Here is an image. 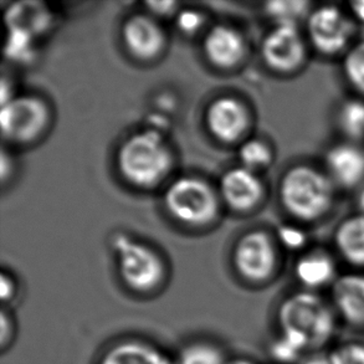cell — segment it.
I'll return each instance as SVG.
<instances>
[{"mask_svg": "<svg viewBox=\"0 0 364 364\" xmlns=\"http://www.w3.org/2000/svg\"><path fill=\"white\" fill-rule=\"evenodd\" d=\"M30 38L31 34L19 29H11L9 43H8V54L11 58H23L26 53H29Z\"/></svg>", "mask_w": 364, "mask_h": 364, "instance_id": "obj_27", "label": "cell"}, {"mask_svg": "<svg viewBox=\"0 0 364 364\" xmlns=\"http://www.w3.org/2000/svg\"><path fill=\"white\" fill-rule=\"evenodd\" d=\"M200 24H202V18L194 11H186L179 18V25L184 31L192 33L197 29L198 26H200Z\"/></svg>", "mask_w": 364, "mask_h": 364, "instance_id": "obj_30", "label": "cell"}, {"mask_svg": "<svg viewBox=\"0 0 364 364\" xmlns=\"http://www.w3.org/2000/svg\"><path fill=\"white\" fill-rule=\"evenodd\" d=\"M341 71L346 84L364 99V39L355 41L342 56Z\"/></svg>", "mask_w": 364, "mask_h": 364, "instance_id": "obj_21", "label": "cell"}, {"mask_svg": "<svg viewBox=\"0 0 364 364\" xmlns=\"http://www.w3.org/2000/svg\"><path fill=\"white\" fill-rule=\"evenodd\" d=\"M247 123V112L237 100H218L208 111V126L223 141H235L245 132Z\"/></svg>", "mask_w": 364, "mask_h": 364, "instance_id": "obj_16", "label": "cell"}, {"mask_svg": "<svg viewBox=\"0 0 364 364\" xmlns=\"http://www.w3.org/2000/svg\"><path fill=\"white\" fill-rule=\"evenodd\" d=\"M355 207L357 213L364 215V184L355 192Z\"/></svg>", "mask_w": 364, "mask_h": 364, "instance_id": "obj_34", "label": "cell"}, {"mask_svg": "<svg viewBox=\"0 0 364 364\" xmlns=\"http://www.w3.org/2000/svg\"><path fill=\"white\" fill-rule=\"evenodd\" d=\"M310 50L305 35L296 25H275L261 45L265 64L276 73L286 75L304 69Z\"/></svg>", "mask_w": 364, "mask_h": 364, "instance_id": "obj_6", "label": "cell"}, {"mask_svg": "<svg viewBox=\"0 0 364 364\" xmlns=\"http://www.w3.org/2000/svg\"><path fill=\"white\" fill-rule=\"evenodd\" d=\"M237 274L251 284H265L277 271L279 254L275 242L265 232H251L237 242L234 252Z\"/></svg>", "mask_w": 364, "mask_h": 364, "instance_id": "obj_8", "label": "cell"}, {"mask_svg": "<svg viewBox=\"0 0 364 364\" xmlns=\"http://www.w3.org/2000/svg\"><path fill=\"white\" fill-rule=\"evenodd\" d=\"M204 49L214 64L222 68H230L242 59L245 45L235 30L220 25L213 28L207 35Z\"/></svg>", "mask_w": 364, "mask_h": 364, "instance_id": "obj_18", "label": "cell"}, {"mask_svg": "<svg viewBox=\"0 0 364 364\" xmlns=\"http://www.w3.org/2000/svg\"><path fill=\"white\" fill-rule=\"evenodd\" d=\"M335 123L343 141H364V99L355 96L341 101L335 111Z\"/></svg>", "mask_w": 364, "mask_h": 364, "instance_id": "obj_19", "label": "cell"}, {"mask_svg": "<svg viewBox=\"0 0 364 364\" xmlns=\"http://www.w3.org/2000/svg\"><path fill=\"white\" fill-rule=\"evenodd\" d=\"M281 245L291 251H301L309 244V234L299 224H286L277 232Z\"/></svg>", "mask_w": 364, "mask_h": 364, "instance_id": "obj_26", "label": "cell"}, {"mask_svg": "<svg viewBox=\"0 0 364 364\" xmlns=\"http://www.w3.org/2000/svg\"><path fill=\"white\" fill-rule=\"evenodd\" d=\"M269 353L279 364H299L310 353L305 342L296 336L279 332L269 346Z\"/></svg>", "mask_w": 364, "mask_h": 364, "instance_id": "obj_23", "label": "cell"}, {"mask_svg": "<svg viewBox=\"0 0 364 364\" xmlns=\"http://www.w3.org/2000/svg\"><path fill=\"white\" fill-rule=\"evenodd\" d=\"M48 121L44 104L34 97L6 101L0 114L1 131L11 141H30L36 137Z\"/></svg>", "mask_w": 364, "mask_h": 364, "instance_id": "obj_10", "label": "cell"}, {"mask_svg": "<svg viewBox=\"0 0 364 364\" xmlns=\"http://www.w3.org/2000/svg\"><path fill=\"white\" fill-rule=\"evenodd\" d=\"M114 249L119 257L121 280L127 289L137 294L157 290L164 279V267L151 249L123 235L114 237Z\"/></svg>", "mask_w": 364, "mask_h": 364, "instance_id": "obj_5", "label": "cell"}, {"mask_svg": "<svg viewBox=\"0 0 364 364\" xmlns=\"http://www.w3.org/2000/svg\"><path fill=\"white\" fill-rule=\"evenodd\" d=\"M0 322H1V333H0V347L1 350H5L14 340L15 337V323L13 316L10 312L3 309L1 315H0Z\"/></svg>", "mask_w": 364, "mask_h": 364, "instance_id": "obj_28", "label": "cell"}, {"mask_svg": "<svg viewBox=\"0 0 364 364\" xmlns=\"http://www.w3.org/2000/svg\"><path fill=\"white\" fill-rule=\"evenodd\" d=\"M357 23L348 10L336 4L314 6L306 19V39L310 49L323 58L343 56L350 49Z\"/></svg>", "mask_w": 364, "mask_h": 364, "instance_id": "obj_4", "label": "cell"}, {"mask_svg": "<svg viewBox=\"0 0 364 364\" xmlns=\"http://www.w3.org/2000/svg\"><path fill=\"white\" fill-rule=\"evenodd\" d=\"M322 168L338 191L357 192L364 184V148L348 141L333 143L325 151Z\"/></svg>", "mask_w": 364, "mask_h": 364, "instance_id": "obj_9", "label": "cell"}, {"mask_svg": "<svg viewBox=\"0 0 364 364\" xmlns=\"http://www.w3.org/2000/svg\"><path fill=\"white\" fill-rule=\"evenodd\" d=\"M295 279L304 290L330 287L338 277L335 256L323 247H310L301 254L294 267Z\"/></svg>", "mask_w": 364, "mask_h": 364, "instance_id": "obj_11", "label": "cell"}, {"mask_svg": "<svg viewBox=\"0 0 364 364\" xmlns=\"http://www.w3.org/2000/svg\"><path fill=\"white\" fill-rule=\"evenodd\" d=\"M16 296V285L13 277L1 274L0 277V297L3 304H10Z\"/></svg>", "mask_w": 364, "mask_h": 364, "instance_id": "obj_29", "label": "cell"}, {"mask_svg": "<svg viewBox=\"0 0 364 364\" xmlns=\"http://www.w3.org/2000/svg\"><path fill=\"white\" fill-rule=\"evenodd\" d=\"M222 194L230 207L247 210L260 202L262 184L255 172L246 168H237L223 177Z\"/></svg>", "mask_w": 364, "mask_h": 364, "instance_id": "obj_15", "label": "cell"}, {"mask_svg": "<svg viewBox=\"0 0 364 364\" xmlns=\"http://www.w3.org/2000/svg\"><path fill=\"white\" fill-rule=\"evenodd\" d=\"M174 5H176V3H172V1H161V3H156V1H154V3H148V6H149L154 13L162 15L171 13Z\"/></svg>", "mask_w": 364, "mask_h": 364, "instance_id": "obj_33", "label": "cell"}, {"mask_svg": "<svg viewBox=\"0 0 364 364\" xmlns=\"http://www.w3.org/2000/svg\"><path fill=\"white\" fill-rule=\"evenodd\" d=\"M225 364H256L254 360L246 357H234V358H228Z\"/></svg>", "mask_w": 364, "mask_h": 364, "instance_id": "obj_35", "label": "cell"}, {"mask_svg": "<svg viewBox=\"0 0 364 364\" xmlns=\"http://www.w3.org/2000/svg\"><path fill=\"white\" fill-rule=\"evenodd\" d=\"M314 4L307 0H276L265 4L266 14L275 25H296L307 19Z\"/></svg>", "mask_w": 364, "mask_h": 364, "instance_id": "obj_20", "label": "cell"}, {"mask_svg": "<svg viewBox=\"0 0 364 364\" xmlns=\"http://www.w3.org/2000/svg\"><path fill=\"white\" fill-rule=\"evenodd\" d=\"M119 163L121 172L129 182L148 187L161 181L167 173L171 154L157 132L144 131L123 143Z\"/></svg>", "mask_w": 364, "mask_h": 364, "instance_id": "obj_3", "label": "cell"}, {"mask_svg": "<svg viewBox=\"0 0 364 364\" xmlns=\"http://www.w3.org/2000/svg\"><path fill=\"white\" fill-rule=\"evenodd\" d=\"M244 168L256 172L259 169L267 167L272 161V152L270 147L262 141L251 139L242 144L239 152Z\"/></svg>", "mask_w": 364, "mask_h": 364, "instance_id": "obj_24", "label": "cell"}, {"mask_svg": "<svg viewBox=\"0 0 364 364\" xmlns=\"http://www.w3.org/2000/svg\"><path fill=\"white\" fill-rule=\"evenodd\" d=\"M337 318L332 304L315 291L300 290L286 296L277 307L279 332L296 336L310 352L325 348L335 337Z\"/></svg>", "mask_w": 364, "mask_h": 364, "instance_id": "obj_2", "label": "cell"}, {"mask_svg": "<svg viewBox=\"0 0 364 364\" xmlns=\"http://www.w3.org/2000/svg\"><path fill=\"white\" fill-rule=\"evenodd\" d=\"M97 364H177L156 345L147 341L127 338L109 346Z\"/></svg>", "mask_w": 364, "mask_h": 364, "instance_id": "obj_13", "label": "cell"}, {"mask_svg": "<svg viewBox=\"0 0 364 364\" xmlns=\"http://www.w3.org/2000/svg\"><path fill=\"white\" fill-rule=\"evenodd\" d=\"M332 242L341 260L353 269H364V215L355 213L343 218L335 228Z\"/></svg>", "mask_w": 364, "mask_h": 364, "instance_id": "obj_14", "label": "cell"}, {"mask_svg": "<svg viewBox=\"0 0 364 364\" xmlns=\"http://www.w3.org/2000/svg\"><path fill=\"white\" fill-rule=\"evenodd\" d=\"M168 210L181 222L204 224L217 213V198L205 183L196 178H182L166 193Z\"/></svg>", "mask_w": 364, "mask_h": 364, "instance_id": "obj_7", "label": "cell"}, {"mask_svg": "<svg viewBox=\"0 0 364 364\" xmlns=\"http://www.w3.org/2000/svg\"><path fill=\"white\" fill-rule=\"evenodd\" d=\"M350 8V14L352 18L355 19L357 25L360 24L364 26V0H355V1H350L348 4Z\"/></svg>", "mask_w": 364, "mask_h": 364, "instance_id": "obj_32", "label": "cell"}, {"mask_svg": "<svg viewBox=\"0 0 364 364\" xmlns=\"http://www.w3.org/2000/svg\"><path fill=\"white\" fill-rule=\"evenodd\" d=\"M123 39L133 54L149 59L158 54L163 44V35L158 25L144 15H136L123 28Z\"/></svg>", "mask_w": 364, "mask_h": 364, "instance_id": "obj_17", "label": "cell"}, {"mask_svg": "<svg viewBox=\"0 0 364 364\" xmlns=\"http://www.w3.org/2000/svg\"><path fill=\"white\" fill-rule=\"evenodd\" d=\"M332 306L337 316L353 327H364V274L350 271L331 286Z\"/></svg>", "mask_w": 364, "mask_h": 364, "instance_id": "obj_12", "label": "cell"}, {"mask_svg": "<svg viewBox=\"0 0 364 364\" xmlns=\"http://www.w3.org/2000/svg\"><path fill=\"white\" fill-rule=\"evenodd\" d=\"M227 355L217 343L210 341H193L184 346L178 358L177 364H225Z\"/></svg>", "mask_w": 364, "mask_h": 364, "instance_id": "obj_22", "label": "cell"}, {"mask_svg": "<svg viewBox=\"0 0 364 364\" xmlns=\"http://www.w3.org/2000/svg\"><path fill=\"white\" fill-rule=\"evenodd\" d=\"M299 364H332L331 363L330 355L323 352H310L304 357Z\"/></svg>", "mask_w": 364, "mask_h": 364, "instance_id": "obj_31", "label": "cell"}, {"mask_svg": "<svg viewBox=\"0 0 364 364\" xmlns=\"http://www.w3.org/2000/svg\"><path fill=\"white\" fill-rule=\"evenodd\" d=\"M332 364H364V343L346 342L328 352Z\"/></svg>", "mask_w": 364, "mask_h": 364, "instance_id": "obj_25", "label": "cell"}, {"mask_svg": "<svg viewBox=\"0 0 364 364\" xmlns=\"http://www.w3.org/2000/svg\"><path fill=\"white\" fill-rule=\"evenodd\" d=\"M337 191L323 168L312 163H297L281 178L279 197L294 220L315 224L328 217L335 208Z\"/></svg>", "mask_w": 364, "mask_h": 364, "instance_id": "obj_1", "label": "cell"}]
</instances>
